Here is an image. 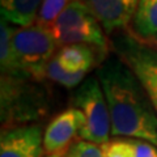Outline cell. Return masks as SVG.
Wrapping results in <instances>:
<instances>
[{
	"label": "cell",
	"mask_w": 157,
	"mask_h": 157,
	"mask_svg": "<svg viewBox=\"0 0 157 157\" xmlns=\"http://www.w3.org/2000/svg\"><path fill=\"white\" fill-rule=\"evenodd\" d=\"M97 77L109 106L111 135L157 147V114L135 73L118 56H111L98 67Z\"/></svg>",
	"instance_id": "6da1fadb"
},
{
	"label": "cell",
	"mask_w": 157,
	"mask_h": 157,
	"mask_svg": "<svg viewBox=\"0 0 157 157\" xmlns=\"http://www.w3.org/2000/svg\"><path fill=\"white\" fill-rule=\"evenodd\" d=\"M58 46L89 45L105 58L109 52V42L105 30L88 9L84 0H72L59 17L48 28Z\"/></svg>",
	"instance_id": "7a4b0ae2"
},
{
	"label": "cell",
	"mask_w": 157,
	"mask_h": 157,
	"mask_svg": "<svg viewBox=\"0 0 157 157\" xmlns=\"http://www.w3.org/2000/svg\"><path fill=\"white\" fill-rule=\"evenodd\" d=\"M72 104L82 117V126L78 132L81 140L100 147L107 143L111 135V122L100 80L96 77L85 78L73 94Z\"/></svg>",
	"instance_id": "3957f363"
},
{
	"label": "cell",
	"mask_w": 157,
	"mask_h": 157,
	"mask_svg": "<svg viewBox=\"0 0 157 157\" xmlns=\"http://www.w3.org/2000/svg\"><path fill=\"white\" fill-rule=\"evenodd\" d=\"M13 48L20 68L33 80L46 77V70L54 56L58 43L51 32L38 24L14 28Z\"/></svg>",
	"instance_id": "277c9868"
},
{
	"label": "cell",
	"mask_w": 157,
	"mask_h": 157,
	"mask_svg": "<svg viewBox=\"0 0 157 157\" xmlns=\"http://www.w3.org/2000/svg\"><path fill=\"white\" fill-rule=\"evenodd\" d=\"M113 50L139 78L157 114V48L131 34L113 39Z\"/></svg>",
	"instance_id": "5b68a950"
},
{
	"label": "cell",
	"mask_w": 157,
	"mask_h": 157,
	"mask_svg": "<svg viewBox=\"0 0 157 157\" xmlns=\"http://www.w3.org/2000/svg\"><path fill=\"white\" fill-rule=\"evenodd\" d=\"M81 126V113L75 107L62 111L43 132V152L47 156L63 157L72 147V141L78 135Z\"/></svg>",
	"instance_id": "8992f818"
},
{
	"label": "cell",
	"mask_w": 157,
	"mask_h": 157,
	"mask_svg": "<svg viewBox=\"0 0 157 157\" xmlns=\"http://www.w3.org/2000/svg\"><path fill=\"white\" fill-rule=\"evenodd\" d=\"M43 134L37 124L18 126L3 130L0 137V157H41Z\"/></svg>",
	"instance_id": "52a82bcc"
},
{
	"label": "cell",
	"mask_w": 157,
	"mask_h": 157,
	"mask_svg": "<svg viewBox=\"0 0 157 157\" xmlns=\"http://www.w3.org/2000/svg\"><path fill=\"white\" fill-rule=\"evenodd\" d=\"M105 33L122 30L132 22L140 0H84Z\"/></svg>",
	"instance_id": "ba28073f"
},
{
	"label": "cell",
	"mask_w": 157,
	"mask_h": 157,
	"mask_svg": "<svg viewBox=\"0 0 157 157\" xmlns=\"http://www.w3.org/2000/svg\"><path fill=\"white\" fill-rule=\"evenodd\" d=\"M58 63L63 70L71 73H86L98 62L104 63L106 58L89 45H68L62 46L55 54Z\"/></svg>",
	"instance_id": "9c48e42d"
},
{
	"label": "cell",
	"mask_w": 157,
	"mask_h": 157,
	"mask_svg": "<svg viewBox=\"0 0 157 157\" xmlns=\"http://www.w3.org/2000/svg\"><path fill=\"white\" fill-rule=\"evenodd\" d=\"M43 0H0L2 17L18 26L33 25Z\"/></svg>",
	"instance_id": "30bf717a"
},
{
	"label": "cell",
	"mask_w": 157,
	"mask_h": 157,
	"mask_svg": "<svg viewBox=\"0 0 157 157\" xmlns=\"http://www.w3.org/2000/svg\"><path fill=\"white\" fill-rule=\"evenodd\" d=\"M13 33L14 28L9 25L6 18L2 17L0 21V66H2V76L21 77L28 78L22 70L20 68L16 54L13 48Z\"/></svg>",
	"instance_id": "8fae6325"
},
{
	"label": "cell",
	"mask_w": 157,
	"mask_h": 157,
	"mask_svg": "<svg viewBox=\"0 0 157 157\" xmlns=\"http://www.w3.org/2000/svg\"><path fill=\"white\" fill-rule=\"evenodd\" d=\"M132 32L144 42L157 38V0H140L132 20Z\"/></svg>",
	"instance_id": "7c38bea8"
},
{
	"label": "cell",
	"mask_w": 157,
	"mask_h": 157,
	"mask_svg": "<svg viewBox=\"0 0 157 157\" xmlns=\"http://www.w3.org/2000/svg\"><path fill=\"white\" fill-rule=\"evenodd\" d=\"M84 72H78V73H71L66 70H63L60 64L58 63L56 56L54 55L52 59L50 60L46 70V76L52 80L54 82H58L64 88H75L77 85H80L82 81L85 80Z\"/></svg>",
	"instance_id": "4fadbf2b"
},
{
	"label": "cell",
	"mask_w": 157,
	"mask_h": 157,
	"mask_svg": "<svg viewBox=\"0 0 157 157\" xmlns=\"http://www.w3.org/2000/svg\"><path fill=\"white\" fill-rule=\"evenodd\" d=\"M72 0H43L36 24L48 29Z\"/></svg>",
	"instance_id": "5bb4252c"
},
{
	"label": "cell",
	"mask_w": 157,
	"mask_h": 157,
	"mask_svg": "<svg viewBox=\"0 0 157 157\" xmlns=\"http://www.w3.org/2000/svg\"><path fill=\"white\" fill-rule=\"evenodd\" d=\"M104 157H135L134 139H114L101 145Z\"/></svg>",
	"instance_id": "9a60e30c"
},
{
	"label": "cell",
	"mask_w": 157,
	"mask_h": 157,
	"mask_svg": "<svg viewBox=\"0 0 157 157\" xmlns=\"http://www.w3.org/2000/svg\"><path fill=\"white\" fill-rule=\"evenodd\" d=\"M63 157H104L100 145L93 144L90 141L80 140L73 143Z\"/></svg>",
	"instance_id": "2e32d148"
},
{
	"label": "cell",
	"mask_w": 157,
	"mask_h": 157,
	"mask_svg": "<svg viewBox=\"0 0 157 157\" xmlns=\"http://www.w3.org/2000/svg\"><path fill=\"white\" fill-rule=\"evenodd\" d=\"M135 143V157H157V147L144 140H136Z\"/></svg>",
	"instance_id": "e0dca14e"
},
{
	"label": "cell",
	"mask_w": 157,
	"mask_h": 157,
	"mask_svg": "<svg viewBox=\"0 0 157 157\" xmlns=\"http://www.w3.org/2000/svg\"><path fill=\"white\" fill-rule=\"evenodd\" d=\"M47 157H55V156H47Z\"/></svg>",
	"instance_id": "ac0fdd59"
},
{
	"label": "cell",
	"mask_w": 157,
	"mask_h": 157,
	"mask_svg": "<svg viewBox=\"0 0 157 157\" xmlns=\"http://www.w3.org/2000/svg\"><path fill=\"white\" fill-rule=\"evenodd\" d=\"M155 39H156V42H157V38H155Z\"/></svg>",
	"instance_id": "d6986e66"
}]
</instances>
